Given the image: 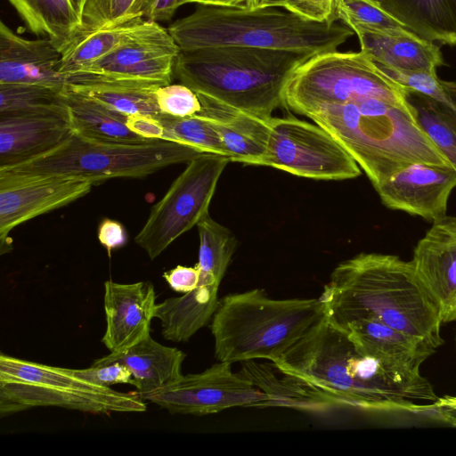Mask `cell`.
<instances>
[{
    "instance_id": "1",
    "label": "cell",
    "mask_w": 456,
    "mask_h": 456,
    "mask_svg": "<svg viewBox=\"0 0 456 456\" xmlns=\"http://www.w3.org/2000/svg\"><path fill=\"white\" fill-rule=\"evenodd\" d=\"M271 362L332 409L422 414L438 398L424 377L395 371L361 354L325 314Z\"/></svg>"
},
{
    "instance_id": "2",
    "label": "cell",
    "mask_w": 456,
    "mask_h": 456,
    "mask_svg": "<svg viewBox=\"0 0 456 456\" xmlns=\"http://www.w3.org/2000/svg\"><path fill=\"white\" fill-rule=\"evenodd\" d=\"M319 298L327 319L338 329L372 316L436 349L444 343L437 305L411 262L397 256L360 253L339 263Z\"/></svg>"
},
{
    "instance_id": "3",
    "label": "cell",
    "mask_w": 456,
    "mask_h": 456,
    "mask_svg": "<svg viewBox=\"0 0 456 456\" xmlns=\"http://www.w3.org/2000/svg\"><path fill=\"white\" fill-rule=\"evenodd\" d=\"M306 117L346 149L373 187L413 163L452 166L419 124L410 100L365 97L322 105Z\"/></svg>"
},
{
    "instance_id": "4",
    "label": "cell",
    "mask_w": 456,
    "mask_h": 456,
    "mask_svg": "<svg viewBox=\"0 0 456 456\" xmlns=\"http://www.w3.org/2000/svg\"><path fill=\"white\" fill-rule=\"evenodd\" d=\"M167 30L181 51L244 46L308 56L335 51L354 34L342 21L320 22L281 7L245 10L202 4Z\"/></svg>"
},
{
    "instance_id": "5",
    "label": "cell",
    "mask_w": 456,
    "mask_h": 456,
    "mask_svg": "<svg viewBox=\"0 0 456 456\" xmlns=\"http://www.w3.org/2000/svg\"><path fill=\"white\" fill-rule=\"evenodd\" d=\"M306 54L244 46L181 51L174 74L197 94L238 110L271 118L284 106V92Z\"/></svg>"
},
{
    "instance_id": "6",
    "label": "cell",
    "mask_w": 456,
    "mask_h": 456,
    "mask_svg": "<svg viewBox=\"0 0 456 456\" xmlns=\"http://www.w3.org/2000/svg\"><path fill=\"white\" fill-rule=\"evenodd\" d=\"M324 315L320 298L270 297L261 289L219 299L211 319L218 362L274 361Z\"/></svg>"
},
{
    "instance_id": "7",
    "label": "cell",
    "mask_w": 456,
    "mask_h": 456,
    "mask_svg": "<svg viewBox=\"0 0 456 456\" xmlns=\"http://www.w3.org/2000/svg\"><path fill=\"white\" fill-rule=\"evenodd\" d=\"M200 153L166 140L126 144L92 141L73 133L45 154L0 171L59 175L95 185L111 178H142L168 166L188 163Z\"/></svg>"
},
{
    "instance_id": "8",
    "label": "cell",
    "mask_w": 456,
    "mask_h": 456,
    "mask_svg": "<svg viewBox=\"0 0 456 456\" xmlns=\"http://www.w3.org/2000/svg\"><path fill=\"white\" fill-rule=\"evenodd\" d=\"M35 407H60L93 414L142 412L137 393L119 392L78 377L74 369L0 354V416Z\"/></svg>"
},
{
    "instance_id": "9",
    "label": "cell",
    "mask_w": 456,
    "mask_h": 456,
    "mask_svg": "<svg viewBox=\"0 0 456 456\" xmlns=\"http://www.w3.org/2000/svg\"><path fill=\"white\" fill-rule=\"evenodd\" d=\"M410 91L384 72L365 53H321L300 64L284 92V107L306 117L327 104L365 97L409 101Z\"/></svg>"
},
{
    "instance_id": "10",
    "label": "cell",
    "mask_w": 456,
    "mask_h": 456,
    "mask_svg": "<svg viewBox=\"0 0 456 456\" xmlns=\"http://www.w3.org/2000/svg\"><path fill=\"white\" fill-rule=\"evenodd\" d=\"M230 159L202 152L192 158L150 211L134 242L153 260L207 215L218 180Z\"/></svg>"
},
{
    "instance_id": "11",
    "label": "cell",
    "mask_w": 456,
    "mask_h": 456,
    "mask_svg": "<svg viewBox=\"0 0 456 456\" xmlns=\"http://www.w3.org/2000/svg\"><path fill=\"white\" fill-rule=\"evenodd\" d=\"M266 166L316 180H346L361 167L325 129L293 116L271 118Z\"/></svg>"
},
{
    "instance_id": "12",
    "label": "cell",
    "mask_w": 456,
    "mask_h": 456,
    "mask_svg": "<svg viewBox=\"0 0 456 456\" xmlns=\"http://www.w3.org/2000/svg\"><path fill=\"white\" fill-rule=\"evenodd\" d=\"M232 364L218 362L200 373L183 375L169 385L138 395L171 414L201 416L233 407H277L273 397L234 372Z\"/></svg>"
},
{
    "instance_id": "13",
    "label": "cell",
    "mask_w": 456,
    "mask_h": 456,
    "mask_svg": "<svg viewBox=\"0 0 456 456\" xmlns=\"http://www.w3.org/2000/svg\"><path fill=\"white\" fill-rule=\"evenodd\" d=\"M181 49L159 26L86 68L66 75L67 84L97 81L160 87L171 84Z\"/></svg>"
},
{
    "instance_id": "14",
    "label": "cell",
    "mask_w": 456,
    "mask_h": 456,
    "mask_svg": "<svg viewBox=\"0 0 456 456\" xmlns=\"http://www.w3.org/2000/svg\"><path fill=\"white\" fill-rule=\"evenodd\" d=\"M94 184L80 179L0 171L1 254L12 249L16 226L86 196Z\"/></svg>"
},
{
    "instance_id": "15",
    "label": "cell",
    "mask_w": 456,
    "mask_h": 456,
    "mask_svg": "<svg viewBox=\"0 0 456 456\" xmlns=\"http://www.w3.org/2000/svg\"><path fill=\"white\" fill-rule=\"evenodd\" d=\"M455 187L452 166L413 163L374 188L387 208L433 223L447 216L448 200Z\"/></svg>"
},
{
    "instance_id": "16",
    "label": "cell",
    "mask_w": 456,
    "mask_h": 456,
    "mask_svg": "<svg viewBox=\"0 0 456 456\" xmlns=\"http://www.w3.org/2000/svg\"><path fill=\"white\" fill-rule=\"evenodd\" d=\"M411 262L437 305L442 322L456 321V216L433 222L418 241Z\"/></svg>"
},
{
    "instance_id": "17",
    "label": "cell",
    "mask_w": 456,
    "mask_h": 456,
    "mask_svg": "<svg viewBox=\"0 0 456 456\" xmlns=\"http://www.w3.org/2000/svg\"><path fill=\"white\" fill-rule=\"evenodd\" d=\"M106 329L102 342L110 353L124 351L151 336L156 295L150 281L104 282Z\"/></svg>"
},
{
    "instance_id": "18",
    "label": "cell",
    "mask_w": 456,
    "mask_h": 456,
    "mask_svg": "<svg viewBox=\"0 0 456 456\" xmlns=\"http://www.w3.org/2000/svg\"><path fill=\"white\" fill-rule=\"evenodd\" d=\"M61 52L49 39H27L0 23V84L40 86L64 90Z\"/></svg>"
},
{
    "instance_id": "19",
    "label": "cell",
    "mask_w": 456,
    "mask_h": 456,
    "mask_svg": "<svg viewBox=\"0 0 456 456\" xmlns=\"http://www.w3.org/2000/svg\"><path fill=\"white\" fill-rule=\"evenodd\" d=\"M339 330L346 333L361 354L407 376H421V364L436 351L426 340L372 316L350 322Z\"/></svg>"
},
{
    "instance_id": "20",
    "label": "cell",
    "mask_w": 456,
    "mask_h": 456,
    "mask_svg": "<svg viewBox=\"0 0 456 456\" xmlns=\"http://www.w3.org/2000/svg\"><path fill=\"white\" fill-rule=\"evenodd\" d=\"M197 94L201 103L198 114L211 121L230 161L266 166L271 118H264L204 94Z\"/></svg>"
},
{
    "instance_id": "21",
    "label": "cell",
    "mask_w": 456,
    "mask_h": 456,
    "mask_svg": "<svg viewBox=\"0 0 456 456\" xmlns=\"http://www.w3.org/2000/svg\"><path fill=\"white\" fill-rule=\"evenodd\" d=\"M347 26L357 36L361 51L378 65L436 75L437 68L444 64L440 48L409 28L384 32L357 24Z\"/></svg>"
},
{
    "instance_id": "22",
    "label": "cell",
    "mask_w": 456,
    "mask_h": 456,
    "mask_svg": "<svg viewBox=\"0 0 456 456\" xmlns=\"http://www.w3.org/2000/svg\"><path fill=\"white\" fill-rule=\"evenodd\" d=\"M72 134L69 118L61 116L0 118V168L45 154Z\"/></svg>"
},
{
    "instance_id": "23",
    "label": "cell",
    "mask_w": 456,
    "mask_h": 456,
    "mask_svg": "<svg viewBox=\"0 0 456 456\" xmlns=\"http://www.w3.org/2000/svg\"><path fill=\"white\" fill-rule=\"evenodd\" d=\"M185 357L180 349L164 346L149 336L124 351L110 353L93 363L119 362L125 364L132 373L131 385L137 394H142L179 379L183 376Z\"/></svg>"
},
{
    "instance_id": "24",
    "label": "cell",
    "mask_w": 456,
    "mask_h": 456,
    "mask_svg": "<svg viewBox=\"0 0 456 456\" xmlns=\"http://www.w3.org/2000/svg\"><path fill=\"white\" fill-rule=\"evenodd\" d=\"M219 287L199 283L180 297L156 304L154 318L160 322L161 335L173 342H187L211 321L218 304Z\"/></svg>"
},
{
    "instance_id": "25",
    "label": "cell",
    "mask_w": 456,
    "mask_h": 456,
    "mask_svg": "<svg viewBox=\"0 0 456 456\" xmlns=\"http://www.w3.org/2000/svg\"><path fill=\"white\" fill-rule=\"evenodd\" d=\"M159 26L158 22L139 17L115 27L77 35L61 50V72L65 76L75 73Z\"/></svg>"
},
{
    "instance_id": "26",
    "label": "cell",
    "mask_w": 456,
    "mask_h": 456,
    "mask_svg": "<svg viewBox=\"0 0 456 456\" xmlns=\"http://www.w3.org/2000/svg\"><path fill=\"white\" fill-rule=\"evenodd\" d=\"M69 122L74 134L88 140L137 144L152 140L139 136L126 126L127 116L68 88L63 90Z\"/></svg>"
},
{
    "instance_id": "27",
    "label": "cell",
    "mask_w": 456,
    "mask_h": 456,
    "mask_svg": "<svg viewBox=\"0 0 456 456\" xmlns=\"http://www.w3.org/2000/svg\"><path fill=\"white\" fill-rule=\"evenodd\" d=\"M381 6L419 37L456 45V0H384Z\"/></svg>"
},
{
    "instance_id": "28",
    "label": "cell",
    "mask_w": 456,
    "mask_h": 456,
    "mask_svg": "<svg viewBox=\"0 0 456 456\" xmlns=\"http://www.w3.org/2000/svg\"><path fill=\"white\" fill-rule=\"evenodd\" d=\"M8 1L30 32L49 38L61 52L80 28V13L74 0Z\"/></svg>"
},
{
    "instance_id": "29",
    "label": "cell",
    "mask_w": 456,
    "mask_h": 456,
    "mask_svg": "<svg viewBox=\"0 0 456 456\" xmlns=\"http://www.w3.org/2000/svg\"><path fill=\"white\" fill-rule=\"evenodd\" d=\"M273 370V363L269 365L249 360L241 362V370L239 373L263 392L273 397L278 407L313 412L333 410L296 379L282 373L283 378L278 379Z\"/></svg>"
},
{
    "instance_id": "30",
    "label": "cell",
    "mask_w": 456,
    "mask_h": 456,
    "mask_svg": "<svg viewBox=\"0 0 456 456\" xmlns=\"http://www.w3.org/2000/svg\"><path fill=\"white\" fill-rule=\"evenodd\" d=\"M65 88L126 116L160 113L155 94L159 87L83 81L67 84Z\"/></svg>"
},
{
    "instance_id": "31",
    "label": "cell",
    "mask_w": 456,
    "mask_h": 456,
    "mask_svg": "<svg viewBox=\"0 0 456 456\" xmlns=\"http://www.w3.org/2000/svg\"><path fill=\"white\" fill-rule=\"evenodd\" d=\"M57 115L69 118L63 90L20 84H0V118Z\"/></svg>"
},
{
    "instance_id": "32",
    "label": "cell",
    "mask_w": 456,
    "mask_h": 456,
    "mask_svg": "<svg viewBox=\"0 0 456 456\" xmlns=\"http://www.w3.org/2000/svg\"><path fill=\"white\" fill-rule=\"evenodd\" d=\"M200 248L197 267L201 273L223 280L237 248L231 230L215 221L209 213L197 224Z\"/></svg>"
},
{
    "instance_id": "33",
    "label": "cell",
    "mask_w": 456,
    "mask_h": 456,
    "mask_svg": "<svg viewBox=\"0 0 456 456\" xmlns=\"http://www.w3.org/2000/svg\"><path fill=\"white\" fill-rule=\"evenodd\" d=\"M157 117L164 130L162 140L184 144L200 152L226 156L217 132L207 118L200 114L174 117L161 112Z\"/></svg>"
},
{
    "instance_id": "34",
    "label": "cell",
    "mask_w": 456,
    "mask_h": 456,
    "mask_svg": "<svg viewBox=\"0 0 456 456\" xmlns=\"http://www.w3.org/2000/svg\"><path fill=\"white\" fill-rule=\"evenodd\" d=\"M409 100L425 132L456 169V115L415 92L410 91Z\"/></svg>"
},
{
    "instance_id": "35",
    "label": "cell",
    "mask_w": 456,
    "mask_h": 456,
    "mask_svg": "<svg viewBox=\"0 0 456 456\" xmlns=\"http://www.w3.org/2000/svg\"><path fill=\"white\" fill-rule=\"evenodd\" d=\"M142 0H86L80 12L81 25L77 35L142 17Z\"/></svg>"
},
{
    "instance_id": "36",
    "label": "cell",
    "mask_w": 456,
    "mask_h": 456,
    "mask_svg": "<svg viewBox=\"0 0 456 456\" xmlns=\"http://www.w3.org/2000/svg\"><path fill=\"white\" fill-rule=\"evenodd\" d=\"M378 66L409 91L434 100L456 115V82L442 80L437 75L426 72H408Z\"/></svg>"
},
{
    "instance_id": "37",
    "label": "cell",
    "mask_w": 456,
    "mask_h": 456,
    "mask_svg": "<svg viewBox=\"0 0 456 456\" xmlns=\"http://www.w3.org/2000/svg\"><path fill=\"white\" fill-rule=\"evenodd\" d=\"M339 20L346 25L357 24L378 31H394L407 28L381 5L369 0H341Z\"/></svg>"
},
{
    "instance_id": "38",
    "label": "cell",
    "mask_w": 456,
    "mask_h": 456,
    "mask_svg": "<svg viewBox=\"0 0 456 456\" xmlns=\"http://www.w3.org/2000/svg\"><path fill=\"white\" fill-rule=\"evenodd\" d=\"M155 94L159 109L164 114L188 117L198 114L201 110L198 94L182 83L160 86Z\"/></svg>"
},
{
    "instance_id": "39",
    "label": "cell",
    "mask_w": 456,
    "mask_h": 456,
    "mask_svg": "<svg viewBox=\"0 0 456 456\" xmlns=\"http://www.w3.org/2000/svg\"><path fill=\"white\" fill-rule=\"evenodd\" d=\"M81 379L102 387L116 384H130L132 373L129 369L119 362L107 363H92L86 369H74Z\"/></svg>"
},
{
    "instance_id": "40",
    "label": "cell",
    "mask_w": 456,
    "mask_h": 456,
    "mask_svg": "<svg viewBox=\"0 0 456 456\" xmlns=\"http://www.w3.org/2000/svg\"><path fill=\"white\" fill-rule=\"evenodd\" d=\"M200 272L197 265H177L163 273V278L169 287L183 294L194 290L200 283Z\"/></svg>"
},
{
    "instance_id": "41",
    "label": "cell",
    "mask_w": 456,
    "mask_h": 456,
    "mask_svg": "<svg viewBox=\"0 0 456 456\" xmlns=\"http://www.w3.org/2000/svg\"><path fill=\"white\" fill-rule=\"evenodd\" d=\"M192 3L193 0H142V15L159 23L170 20L182 5Z\"/></svg>"
},
{
    "instance_id": "42",
    "label": "cell",
    "mask_w": 456,
    "mask_h": 456,
    "mask_svg": "<svg viewBox=\"0 0 456 456\" xmlns=\"http://www.w3.org/2000/svg\"><path fill=\"white\" fill-rule=\"evenodd\" d=\"M97 237L109 255L112 250L124 247L127 242V232L123 224L116 220L104 218L98 227Z\"/></svg>"
},
{
    "instance_id": "43",
    "label": "cell",
    "mask_w": 456,
    "mask_h": 456,
    "mask_svg": "<svg viewBox=\"0 0 456 456\" xmlns=\"http://www.w3.org/2000/svg\"><path fill=\"white\" fill-rule=\"evenodd\" d=\"M341 0H303L305 16L320 22L339 20Z\"/></svg>"
},
{
    "instance_id": "44",
    "label": "cell",
    "mask_w": 456,
    "mask_h": 456,
    "mask_svg": "<svg viewBox=\"0 0 456 456\" xmlns=\"http://www.w3.org/2000/svg\"><path fill=\"white\" fill-rule=\"evenodd\" d=\"M157 115L127 116L126 126L141 137L148 140H162L164 130Z\"/></svg>"
},
{
    "instance_id": "45",
    "label": "cell",
    "mask_w": 456,
    "mask_h": 456,
    "mask_svg": "<svg viewBox=\"0 0 456 456\" xmlns=\"http://www.w3.org/2000/svg\"><path fill=\"white\" fill-rule=\"evenodd\" d=\"M194 4L202 5L224 6L245 10L276 6L282 8L281 0H193Z\"/></svg>"
},
{
    "instance_id": "46",
    "label": "cell",
    "mask_w": 456,
    "mask_h": 456,
    "mask_svg": "<svg viewBox=\"0 0 456 456\" xmlns=\"http://www.w3.org/2000/svg\"><path fill=\"white\" fill-rule=\"evenodd\" d=\"M429 412H434L437 419L448 425L456 427V396L438 397L428 404L425 413Z\"/></svg>"
},
{
    "instance_id": "47",
    "label": "cell",
    "mask_w": 456,
    "mask_h": 456,
    "mask_svg": "<svg viewBox=\"0 0 456 456\" xmlns=\"http://www.w3.org/2000/svg\"><path fill=\"white\" fill-rule=\"evenodd\" d=\"M282 8L290 11L302 17L305 16V11L303 6V0H281ZM306 18V17H305Z\"/></svg>"
},
{
    "instance_id": "48",
    "label": "cell",
    "mask_w": 456,
    "mask_h": 456,
    "mask_svg": "<svg viewBox=\"0 0 456 456\" xmlns=\"http://www.w3.org/2000/svg\"><path fill=\"white\" fill-rule=\"evenodd\" d=\"M78 11H79V13L85 4V3L86 2V0H74Z\"/></svg>"
},
{
    "instance_id": "49",
    "label": "cell",
    "mask_w": 456,
    "mask_h": 456,
    "mask_svg": "<svg viewBox=\"0 0 456 456\" xmlns=\"http://www.w3.org/2000/svg\"><path fill=\"white\" fill-rule=\"evenodd\" d=\"M370 2H372L373 4H376L378 5H382L384 0H369Z\"/></svg>"
}]
</instances>
